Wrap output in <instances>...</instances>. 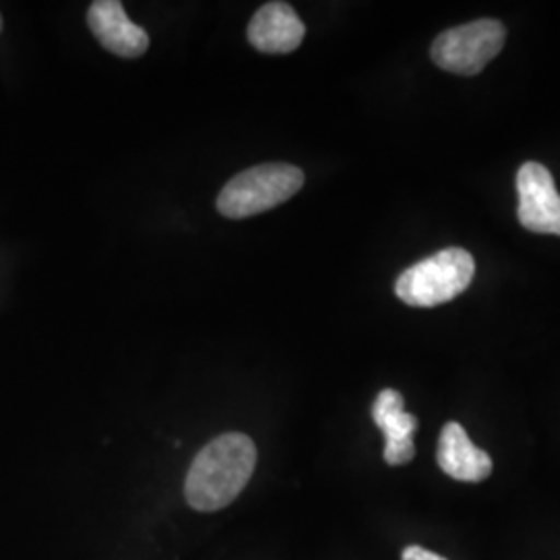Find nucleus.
<instances>
[{
	"label": "nucleus",
	"mask_w": 560,
	"mask_h": 560,
	"mask_svg": "<svg viewBox=\"0 0 560 560\" xmlns=\"http://www.w3.org/2000/svg\"><path fill=\"white\" fill-rule=\"evenodd\" d=\"M372 418L384 432V460L388 465L397 467L416 457L413 432L418 430V418L405 411V399L399 390H382L372 407Z\"/></svg>",
	"instance_id": "nucleus-8"
},
{
	"label": "nucleus",
	"mask_w": 560,
	"mask_h": 560,
	"mask_svg": "<svg viewBox=\"0 0 560 560\" xmlns=\"http://www.w3.org/2000/svg\"><path fill=\"white\" fill-rule=\"evenodd\" d=\"M501 21L480 20L442 32L432 44V60L455 75H478L504 46Z\"/></svg>",
	"instance_id": "nucleus-4"
},
{
	"label": "nucleus",
	"mask_w": 560,
	"mask_h": 560,
	"mask_svg": "<svg viewBox=\"0 0 560 560\" xmlns=\"http://www.w3.org/2000/svg\"><path fill=\"white\" fill-rule=\"evenodd\" d=\"M0 30H2V20H0Z\"/></svg>",
	"instance_id": "nucleus-11"
},
{
	"label": "nucleus",
	"mask_w": 560,
	"mask_h": 560,
	"mask_svg": "<svg viewBox=\"0 0 560 560\" xmlns=\"http://www.w3.org/2000/svg\"><path fill=\"white\" fill-rule=\"evenodd\" d=\"M88 23L102 46L122 59H138L150 46L148 32L127 18L119 0L92 2Z\"/></svg>",
	"instance_id": "nucleus-6"
},
{
	"label": "nucleus",
	"mask_w": 560,
	"mask_h": 560,
	"mask_svg": "<svg viewBox=\"0 0 560 560\" xmlns=\"http://www.w3.org/2000/svg\"><path fill=\"white\" fill-rule=\"evenodd\" d=\"M521 226L541 233L560 235V194L550 171L540 162H525L517 173Z\"/></svg>",
	"instance_id": "nucleus-5"
},
{
	"label": "nucleus",
	"mask_w": 560,
	"mask_h": 560,
	"mask_svg": "<svg viewBox=\"0 0 560 560\" xmlns=\"http://www.w3.org/2000/svg\"><path fill=\"white\" fill-rule=\"evenodd\" d=\"M305 38V25L287 2H268L247 25V40L266 55H289Z\"/></svg>",
	"instance_id": "nucleus-7"
},
{
	"label": "nucleus",
	"mask_w": 560,
	"mask_h": 560,
	"mask_svg": "<svg viewBox=\"0 0 560 560\" xmlns=\"http://www.w3.org/2000/svg\"><path fill=\"white\" fill-rule=\"evenodd\" d=\"M303 171L293 164H260L229 180L217 206L226 219H247L291 200L303 187Z\"/></svg>",
	"instance_id": "nucleus-3"
},
{
	"label": "nucleus",
	"mask_w": 560,
	"mask_h": 560,
	"mask_svg": "<svg viewBox=\"0 0 560 560\" xmlns=\"http://www.w3.org/2000/svg\"><path fill=\"white\" fill-rule=\"evenodd\" d=\"M476 261L467 249L448 247L418 261L400 275L395 293L402 303L413 307H436L459 298L471 284Z\"/></svg>",
	"instance_id": "nucleus-2"
},
{
	"label": "nucleus",
	"mask_w": 560,
	"mask_h": 560,
	"mask_svg": "<svg viewBox=\"0 0 560 560\" xmlns=\"http://www.w3.org/2000/svg\"><path fill=\"white\" fill-rule=\"evenodd\" d=\"M402 560H446L439 557V555H434V552H430V550H425V548H421V546H407L405 550H402Z\"/></svg>",
	"instance_id": "nucleus-10"
},
{
	"label": "nucleus",
	"mask_w": 560,
	"mask_h": 560,
	"mask_svg": "<svg viewBox=\"0 0 560 560\" xmlns=\"http://www.w3.org/2000/svg\"><path fill=\"white\" fill-rule=\"evenodd\" d=\"M258 460L256 444L240 432L208 442L185 480V499L191 509L214 513L229 506L252 480Z\"/></svg>",
	"instance_id": "nucleus-1"
},
{
	"label": "nucleus",
	"mask_w": 560,
	"mask_h": 560,
	"mask_svg": "<svg viewBox=\"0 0 560 560\" xmlns=\"http://www.w3.org/2000/svg\"><path fill=\"white\" fill-rule=\"evenodd\" d=\"M439 465L446 476L459 481H483L492 474L490 455L471 442L457 421L442 428Z\"/></svg>",
	"instance_id": "nucleus-9"
}]
</instances>
